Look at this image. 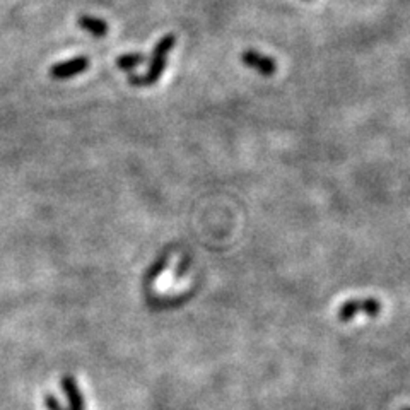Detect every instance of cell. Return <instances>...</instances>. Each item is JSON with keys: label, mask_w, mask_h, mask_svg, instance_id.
Here are the masks:
<instances>
[{"label": "cell", "mask_w": 410, "mask_h": 410, "mask_svg": "<svg viewBox=\"0 0 410 410\" xmlns=\"http://www.w3.org/2000/svg\"><path fill=\"white\" fill-rule=\"evenodd\" d=\"M177 44V36L175 34H166L161 38L154 47L153 55H151L149 68H147L146 75H129V84L133 88H147V86H154L161 79V75L164 74L168 65V58H170L171 50Z\"/></svg>", "instance_id": "1"}, {"label": "cell", "mask_w": 410, "mask_h": 410, "mask_svg": "<svg viewBox=\"0 0 410 410\" xmlns=\"http://www.w3.org/2000/svg\"><path fill=\"white\" fill-rule=\"evenodd\" d=\"M383 311V305L380 299L376 298H356V299H347L344 305L339 306L337 311V318L339 322L347 323L350 320L356 318L359 313H364L370 318H378L380 313Z\"/></svg>", "instance_id": "2"}, {"label": "cell", "mask_w": 410, "mask_h": 410, "mask_svg": "<svg viewBox=\"0 0 410 410\" xmlns=\"http://www.w3.org/2000/svg\"><path fill=\"white\" fill-rule=\"evenodd\" d=\"M89 58L81 55V57L71 58V60L58 62L50 67V77L57 79V81H65V79L75 77L79 74H84L89 68Z\"/></svg>", "instance_id": "3"}, {"label": "cell", "mask_w": 410, "mask_h": 410, "mask_svg": "<svg viewBox=\"0 0 410 410\" xmlns=\"http://www.w3.org/2000/svg\"><path fill=\"white\" fill-rule=\"evenodd\" d=\"M241 62L264 77H272L277 72V62L257 50H244L241 53Z\"/></svg>", "instance_id": "4"}, {"label": "cell", "mask_w": 410, "mask_h": 410, "mask_svg": "<svg viewBox=\"0 0 410 410\" xmlns=\"http://www.w3.org/2000/svg\"><path fill=\"white\" fill-rule=\"evenodd\" d=\"M62 390H64L65 397H67L68 410H86L84 397H82L74 376L62 378Z\"/></svg>", "instance_id": "5"}, {"label": "cell", "mask_w": 410, "mask_h": 410, "mask_svg": "<svg viewBox=\"0 0 410 410\" xmlns=\"http://www.w3.org/2000/svg\"><path fill=\"white\" fill-rule=\"evenodd\" d=\"M77 26L94 38H105L110 31L108 23H106L105 19H99V17H94V16H88V14L77 17Z\"/></svg>", "instance_id": "6"}, {"label": "cell", "mask_w": 410, "mask_h": 410, "mask_svg": "<svg viewBox=\"0 0 410 410\" xmlns=\"http://www.w3.org/2000/svg\"><path fill=\"white\" fill-rule=\"evenodd\" d=\"M146 62V55L140 53V51H133V53H125L120 55L116 58V67L123 72H132L136 71L139 65H142Z\"/></svg>", "instance_id": "7"}, {"label": "cell", "mask_w": 410, "mask_h": 410, "mask_svg": "<svg viewBox=\"0 0 410 410\" xmlns=\"http://www.w3.org/2000/svg\"><path fill=\"white\" fill-rule=\"evenodd\" d=\"M44 405H47L48 410H65V409H62L60 402H58L51 394L44 395Z\"/></svg>", "instance_id": "8"}, {"label": "cell", "mask_w": 410, "mask_h": 410, "mask_svg": "<svg viewBox=\"0 0 410 410\" xmlns=\"http://www.w3.org/2000/svg\"><path fill=\"white\" fill-rule=\"evenodd\" d=\"M402 410H410V407H404Z\"/></svg>", "instance_id": "9"}]
</instances>
